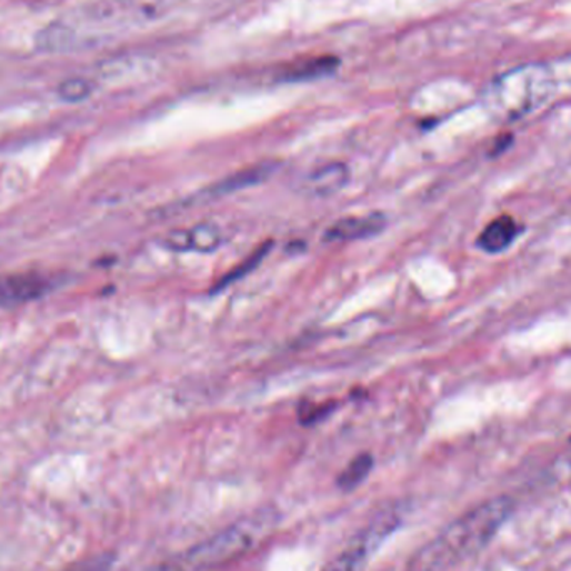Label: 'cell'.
<instances>
[{"instance_id":"cell-1","label":"cell","mask_w":571,"mask_h":571,"mask_svg":"<svg viewBox=\"0 0 571 571\" xmlns=\"http://www.w3.org/2000/svg\"><path fill=\"white\" fill-rule=\"evenodd\" d=\"M513 510L514 501L508 497L478 504L418 550L407 571H448L474 557L497 537Z\"/></svg>"},{"instance_id":"cell-2","label":"cell","mask_w":571,"mask_h":571,"mask_svg":"<svg viewBox=\"0 0 571 571\" xmlns=\"http://www.w3.org/2000/svg\"><path fill=\"white\" fill-rule=\"evenodd\" d=\"M554 92V76L543 64L520 66L498 76L484 91V106L500 122H514L547 104Z\"/></svg>"},{"instance_id":"cell-3","label":"cell","mask_w":571,"mask_h":571,"mask_svg":"<svg viewBox=\"0 0 571 571\" xmlns=\"http://www.w3.org/2000/svg\"><path fill=\"white\" fill-rule=\"evenodd\" d=\"M272 520L274 518L266 517L239 521L152 571H211L224 567L248 553L261 540L262 531L268 530Z\"/></svg>"},{"instance_id":"cell-4","label":"cell","mask_w":571,"mask_h":571,"mask_svg":"<svg viewBox=\"0 0 571 571\" xmlns=\"http://www.w3.org/2000/svg\"><path fill=\"white\" fill-rule=\"evenodd\" d=\"M398 521L400 520L394 513H383L378 517L373 523L358 533L323 571H360L370 560L371 554L390 537L391 531L397 530Z\"/></svg>"},{"instance_id":"cell-5","label":"cell","mask_w":571,"mask_h":571,"mask_svg":"<svg viewBox=\"0 0 571 571\" xmlns=\"http://www.w3.org/2000/svg\"><path fill=\"white\" fill-rule=\"evenodd\" d=\"M384 228H387V218L380 214V212L358 216V218H344L327 229V232H324V241H357V239L371 238V236L380 234Z\"/></svg>"},{"instance_id":"cell-6","label":"cell","mask_w":571,"mask_h":571,"mask_svg":"<svg viewBox=\"0 0 571 571\" xmlns=\"http://www.w3.org/2000/svg\"><path fill=\"white\" fill-rule=\"evenodd\" d=\"M49 290L46 279L38 274H18L0 282V304L19 307L44 297Z\"/></svg>"},{"instance_id":"cell-7","label":"cell","mask_w":571,"mask_h":571,"mask_svg":"<svg viewBox=\"0 0 571 571\" xmlns=\"http://www.w3.org/2000/svg\"><path fill=\"white\" fill-rule=\"evenodd\" d=\"M521 231L523 228L517 219L511 216H500L483 229L478 238V248L483 249L488 254H500L520 238Z\"/></svg>"},{"instance_id":"cell-8","label":"cell","mask_w":571,"mask_h":571,"mask_svg":"<svg viewBox=\"0 0 571 571\" xmlns=\"http://www.w3.org/2000/svg\"><path fill=\"white\" fill-rule=\"evenodd\" d=\"M348 178H350V171L347 166L343 162H333L311 172L307 178V189L310 194L327 198L340 192L347 186Z\"/></svg>"},{"instance_id":"cell-9","label":"cell","mask_w":571,"mask_h":571,"mask_svg":"<svg viewBox=\"0 0 571 571\" xmlns=\"http://www.w3.org/2000/svg\"><path fill=\"white\" fill-rule=\"evenodd\" d=\"M274 171V162H261V164L251 166V168L241 169V171L228 176V178L218 182L211 189V192H214V194H231V192L242 191V189L252 188V186L268 181Z\"/></svg>"},{"instance_id":"cell-10","label":"cell","mask_w":571,"mask_h":571,"mask_svg":"<svg viewBox=\"0 0 571 571\" xmlns=\"http://www.w3.org/2000/svg\"><path fill=\"white\" fill-rule=\"evenodd\" d=\"M340 61L333 56H323V58L308 59V61L298 62V64L288 68L282 79L284 81H310V79L324 78L337 71Z\"/></svg>"},{"instance_id":"cell-11","label":"cell","mask_w":571,"mask_h":571,"mask_svg":"<svg viewBox=\"0 0 571 571\" xmlns=\"http://www.w3.org/2000/svg\"><path fill=\"white\" fill-rule=\"evenodd\" d=\"M371 470H373V457L368 453L360 454V457L354 458V460L344 468L343 473L338 478V484H340L341 490H354V488L360 487V484L367 480Z\"/></svg>"},{"instance_id":"cell-12","label":"cell","mask_w":571,"mask_h":571,"mask_svg":"<svg viewBox=\"0 0 571 571\" xmlns=\"http://www.w3.org/2000/svg\"><path fill=\"white\" fill-rule=\"evenodd\" d=\"M191 251L212 252L221 244V229L214 222H201L189 229Z\"/></svg>"},{"instance_id":"cell-13","label":"cell","mask_w":571,"mask_h":571,"mask_svg":"<svg viewBox=\"0 0 571 571\" xmlns=\"http://www.w3.org/2000/svg\"><path fill=\"white\" fill-rule=\"evenodd\" d=\"M269 249H271V242H266V244L259 246V248L256 249L248 259H244L238 268L232 269L228 276H224V278L216 284V291L224 290V288H228L231 282L238 281V279L244 278L246 274H249V272H251L252 269H256V266L262 261V258L268 254Z\"/></svg>"},{"instance_id":"cell-14","label":"cell","mask_w":571,"mask_h":571,"mask_svg":"<svg viewBox=\"0 0 571 571\" xmlns=\"http://www.w3.org/2000/svg\"><path fill=\"white\" fill-rule=\"evenodd\" d=\"M92 92V84L86 79H69L59 88V96L68 102L84 101Z\"/></svg>"},{"instance_id":"cell-15","label":"cell","mask_w":571,"mask_h":571,"mask_svg":"<svg viewBox=\"0 0 571 571\" xmlns=\"http://www.w3.org/2000/svg\"><path fill=\"white\" fill-rule=\"evenodd\" d=\"M166 244L169 249L174 251H191V238H189V229H179V231H172L171 234L166 238Z\"/></svg>"},{"instance_id":"cell-16","label":"cell","mask_w":571,"mask_h":571,"mask_svg":"<svg viewBox=\"0 0 571 571\" xmlns=\"http://www.w3.org/2000/svg\"><path fill=\"white\" fill-rule=\"evenodd\" d=\"M108 558H94V560L88 561V563L78 564V567L71 571H108Z\"/></svg>"},{"instance_id":"cell-17","label":"cell","mask_w":571,"mask_h":571,"mask_svg":"<svg viewBox=\"0 0 571 571\" xmlns=\"http://www.w3.org/2000/svg\"><path fill=\"white\" fill-rule=\"evenodd\" d=\"M570 467H571V460H570Z\"/></svg>"}]
</instances>
